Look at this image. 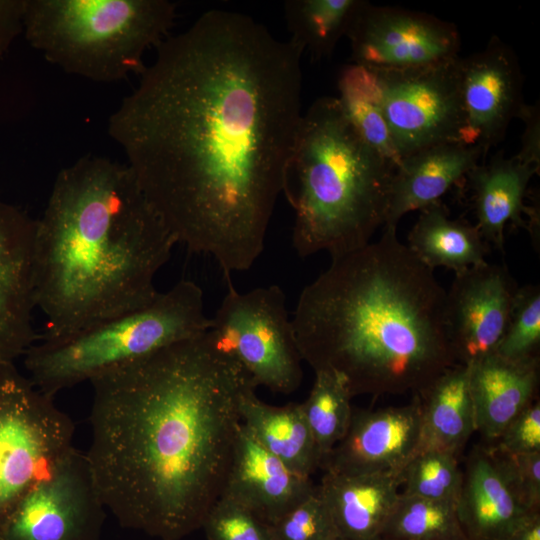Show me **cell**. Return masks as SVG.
<instances>
[{"label":"cell","mask_w":540,"mask_h":540,"mask_svg":"<svg viewBox=\"0 0 540 540\" xmlns=\"http://www.w3.org/2000/svg\"><path fill=\"white\" fill-rule=\"evenodd\" d=\"M401 494L456 503L462 483L457 456L448 452L421 449L401 473Z\"/></svg>","instance_id":"30"},{"label":"cell","mask_w":540,"mask_h":540,"mask_svg":"<svg viewBox=\"0 0 540 540\" xmlns=\"http://www.w3.org/2000/svg\"><path fill=\"white\" fill-rule=\"evenodd\" d=\"M459 61L457 57L410 70L372 71L400 161L430 146L465 144Z\"/></svg>","instance_id":"10"},{"label":"cell","mask_w":540,"mask_h":540,"mask_svg":"<svg viewBox=\"0 0 540 540\" xmlns=\"http://www.w3.org/2000/svg\"><path fill=\"white\" fill-rule=\"evenodd\" d=\"M419 211L406 246L422 264L457 274L487 262L490 246L475 224L452 218L440 201Z\"/></svg>","instance_id":"25"},{"label":"cell","mask_w":540,"mask_h":540,"mask_svg":"<svg viewBox=\"0 0 540 540\" xmlns=\"http://www.w3.org/2000/svg\"><path fill=\"white\" fill-rule=\"evenodd\" d=\"M337 88L336 98L356 132L396 168L400 157L383 114L373 72L355 63L344 65L338 73Z\"/></svg>","instance_id":"27"},{"label":"cell","mask_w":540,"mask_h":540,"mask_svg":"<svg viewBox=\"0 0 540 540\" xmlns=\"http://www.w3.org/2000/svg\"><path fill=\"white\" fill-rule=\"evenodd\" d=\"M456 509L466 540H504L537 513L516 497L487 446L475 448L467 459Z\"/></svg>","instance_id":"19"},{"label":"cell","mask_w":540,"mask_h":540,"mask_svg":"<svg viewBox=\"0 0 540 540\" xmlns=\"http://www.w3.org/2000/svg\"><path fill=\"white\" fill-rule=\"evenodd\" d=\"M105 511L85 453L72 447L22 497L0 540H98Z\"/></svg>","instance_id":"11"},{"label":"cell","mask_w":540,"mask_h":540,"mask_svg":"<svg viewBox=\"0 0 540 540\" xmlns=\"http://www.w3.org/2000/svg\"><path fill=\"white\" fill-rule=\"evenodd\" d=\"M540 287H518L495 353L512 361L539 360Z\"/></svg>","instance_id":"31"},{"label":"cell","mask_w":540,"mask_h":540,"mask_svg":"<svg viewBox=\"0 0 540 540\" xmlns=\"http://www.w3.org/2000/svg\"><path fill=\"white\" fill-rule=\"evenodd\" d=\"M302 54L248 15L209 10L156 47L109 117L177 244L225 278L264 250L303 115Z\"/></svg>","instance_id":"1"},{"label":"cell","mask_w":540,"mask_h":540,"mask_svg":"<svg viewBox=\"0 0 540 540\" xmlns=\"http://www.w3.org/2000/svg\"><path fill=\"white\" fill-rule=\"evenodd\" d=\"M524 122L521 147L516 156L525 164L540 170V113L539 105L524 104L519 116Z\"/></svg>","instance_id":"36"},{"label":"cell","mask_w":540,"mask_h":540,"mask_svg":"<svg viewBox=\"0 0 540 540\" xmlns=\"http://www.w3.org/2000/svg\"><path fill=\"white\" fill-rule=\"evenodd\" d=\"M401 483V473L324 472L317 488L341 538L380 540L400 497Z\"/></svg>","instance_id":"21"},{"label":"cell","mask_w":540,"mask_h":540,"mask_svg":"<svg viewBox=\"0 0 540 540\" xmlns=\"http://www.w3.org/2000/svg\"><path fill=\"white\" fill-rule=\"evenodd\" d=\"M310 477L290 470L240 425L220 496L246 507L267 525L315 490Z\"/></svg>","instance_id":"17"},{"label":"cell","mask_w":540,"mask_h":540,"mask_svg":"<svg viewBox=\"0 0 540 540\" xmlns=\"http://www.w3.org/2000/svg\"><path fill=\"white\" fill-rule=\"evenodd\" d=\"M336 540H345V539H343V538L339 537V538H338V539H336Z\"/></svg>","instance_id":"38"},{"label":"cell","mask_w":540,"mask_h":540,"mask_svg":"<svg viewBox=\"0 0 540 540\" xmlns=\"http://www.w3.org/2000/svg\"><path fill=\"white\" fill-rule=\"evenodd\" d=\"M504 540H540V512L529 515Z\"/></svg>","instance_id":"37"},{"label":"cell","mask_w":540,"mask_h":540,"mask_svg":"<svg viewBox=\"0 0 540 540\" xmlns=\"http://www.w3.org/2000/svg\"><path fill=\"white\" fill-rule=\"evenodd\" d=\"M380 540H466L456 503L403 495L392 511Z\"/></svg>","instance_id":"29"},{"label":"cell","mask_w":540,"mask_h":540,"mask_svg":"<svg viewBox=\"0 0 540 540\" xmlns=\"http://www.w3.org/2000/svg\"><path fill=\"white\" fill-rule=\"evenodd\" d=\"M352 63L371 71H401L459 57L457 27L420 11L364 1L346 35Z\"/></svg>","instance_id":"12"},{"label":"cell","mask_w":540,"mask_h":540,"mask_svg":"<svg viewBox=\"0 0 540 540\" xmlns=\"http://www.w3.org/2000/svg\"><path fill=\"white\" fill-rule=\"evenodd\" d=\"M517 289L505 265L485 262L455 274L445 324L456 363L471 365L495 352Z\"/></svg>","instance_id":"13"},{"label":"cell","mask_w":540,"mask_h":540,"mask_svg":"<svg viewBox=\"0 0 540 540\" xmlns=\"http://www.w3.org/2000/svg\"><path fill=\"white\" fill-rule=\"evenodd\" d=\"M459 76L464 142L479 146L486 155L503 139L525 104L518 59L494 36L482 51L460 57Z\"/></svg>","instance_id":"14"},{"label":"cell","mask_w":540,"mask_h":540,"mask_svg":"<svg viewBox=\"0 0 540 540\" xmlns=\"http://www.w3.org/2000/svg\"><path fill=\"white\" fill-rule=\"evenodd\" d=\"M539 169L523 163L516 155L494 156L477 164L468 174L474 223L489 246L504 251L508 223L523 227L528 184Z\"/></svg>","instance_id":"22"},{"label":"cell","mask_w":540,"mask_h":540,"mask_svg":"<svg viewBox=\"0 0 540 540\" xmlns=\"http://www.w3.org/2000/svg\"><path fill=\"white\" fill-rule=\"evenodd\" d=\"M177 241L127 163L86 155L62 168L36 220L32 283L41 336L70 334L150 304Z\"/></svg>","instance_id":"4"},{"label":"cell","mask_w":540,"mask_h":540,"mask_svg":"<svg viewBox=\"0 0 540 540\" xmlns=\"http://www.w3.org/2000/svg\"><path fill=\"white\" fill-rule=\"evenodd\" d=\"M421 431L419 449L458 456L475 432L469 390V366L455 364L419 394Z\"/></svg>","instance_id":"24"},{"label":"cell","mask_w":540,"mask_h":540,"mask_svg":"<svg viewBox=\"0 0 540 540\" xmlns=\"http://www.w3.org/2000/svg\"><path fill=\"white\" fill-rule=\"evenodd\" d=\"M468 366L475 431L493 443L535 400L539 360L512 361L494 352Z\"/></svg>","instance_id":"20"},{"label":"cell","mask_w":540,"mask_h":540,"mask_svg":"<svg viewBox=\"0 0 540 540\" xmlns=\"http://www.w3.org/2000/svg\"><path fill=\"white\" fill-rule=\"evenodd\" d=\"M364 0H287L284 15L290 41L320 60L329 57Z\"/></svg>","instance_id":"26"},{"label":"cell","mask_w":540,"mask_h":540,"mask_svg":"<svg viewBox=\"0 0 540 540\" xmlns=\"http://www.w3.org/2000/svg\"><path fill=\"white\" fill-rule=\"evenodd\" d=\"M201 528L208 540H272L266 523L222 495L208 511Z\"/></svg>","instance_id":"33"},{"label":"cell","mask_w":540,"mask_h":540,"mask_svg":"<svg viewBox=\"0 0 540 540\" xmlns=\"http://www.w3.org/2000/svg\"><path fill=\"white\" fill-rule=\"evenodd\" d=\"M35 224L0 199V366L15 364L40 339L32 322Z\"/></svg>","instance_id":"16"},{"label":"cell","mask_w":540,"mask_h":540,"mask_svg":"<svg viewBox=\"0 0 540 540\" xmlns=\"http://www.w3.org/2000/svg\"><path fill=\"white\" fill-rule=\"evenodd\" d=\"M240 416L247 432L293 472L311 478L320 468V455L301 403L271 405L251 390L241 399Z\"/></svg>","instance_id":"23"},{"label":"cell","mask_w":540,"mask_h":540,"mask_svg":"<svg viewBox=\"0 0 540 540\" xmlns=\"http://www.w3.org/2000/svg\"><path fill=\"white\" fill-rule=\"evenodd\" d=\"M383 228L377 241L332 258L292 316L302 360L338 373L352 396L416 395L457 364L446 291L398 240L397 227Z\"/></svg>","instance_id":"3"},{"label":"cell","mask_w":540,"mask_h":540,"mask_svg":"<svg viewBox=\"0 0 540 540\" xmlns=\"http://www.w3.org/2000/svg\"><path fill=\"white\" fill-rule=\"evenodd\" d=\"M96 490L126 528L180 540L201 528L220 497L257 386L210 330L90 382Z\"/></svg>","instance_id":"2"},{"label":"cell","mask_w":540,"mask_h":540,"mask_svg":"<svg viewBox=\"0 0 540 540\" xmlns=\"http://www.w3.org/2000/svg\"><path fill=\"white\" fill-rule=\"evenodd\" d=\"M394 170L336 97L315 100L302 115L283 190L294 211L296 253L332 259L371 242L385 222Z\"/></svg>","instance_id":"5"},{"label":"cell","mask_w":540,"mask_h":540,"mask_svg":"<svg viewBox=\"0 0 540 540\" xmlns=\"http://www.w3.org/2000/svg\"><path fill=\"white\" fill-rule=\"evenodd\" d=\"M420 400L353 412L346 434L321 469L346 475L402 473L420 445Z\"/></svg>","instance_id":"15"},{"label":"cell","mask_w":540,"mask_h":540,"mask_svg":"<svg viewBox=\"0 0 540 540\" xmlns=\"http://www.w3.org/2000/svg\"><path fill=\"white\" fill-rule=\"evenodd\" d=\"M70 416L15 364L0 366V531L27 493L73 446Z\"/></svg>","instance_id":"8"},{"label":"cell","mask_w":540,"mask_h":540,"mask_svg":"<svg viewBox=\"0 0 540 540\" xmlns=\"http://www.w3.org/2000/svg\"><path fill=\"white\" fill-rule=\"evenodd\" d=\"M487 447L520 502L540 511V452L514 454Z\"/></svg>","instance_id":"34"},{"label":"cell","mask_w":540,"mask_h":540,"mask_svg":"<svg viewBox=\"0 0 540 540\" xmlns=\"http://www.w3.org/2000/svg\"><path fill=\"white\" fill-rule=\"evenodd\" d=\"M497 449L514 454L540 452V403L533 400L492 443Z\"/></svg>","instance_id":"35"},{"label":"cell","mask_w":540,"mask_h":540,"mask_svg":"<svg viewBox=\"0 0 540 540\" xmlns=\"http://www.w3.org/2000/svg\"><path fill=\"white\" fill-rule=\"evenodd\" d=\"M308 398L301 403L321 459V466L347 432L352 394L342 376L331 370H317ZM320 466V468H321Z\"/></svg>","instance_id":"28"},{"label":"cell","mask_w":540,"mask_h":540,"mask_svg":"<svg viewBox=\"0 0 540 540\" xmlns=\"http://www.w3.org/2000/svg\"><path fill=\"white\" fill-rule=\"evenodd\" d=\"M210 327L202 289L194 281L181 280L145 307L67 335L40 337L23 362L33 385L54 398Z\"/></svg>","instance_id":"7"},{"label":"cell","mask_w":540,"mask_h":540,"mask_svg":"<svg viewBox=\"0 0 540 540\" xmlns=\"http://www.w3.org/2000/svg\"><path fill=\"white\" fill-rule=\"evenodd\" d=\"M268 528L272 540H336L340 537L317 486L312 494Z\"/></svg>","instance_id":"32"},{"label":"cell","mask_w":540,"mask_h":540,"mask_svg":"<svg viewBox=\"0 0 540 540\" xmlns=\"http://www.w3.org/2000/svg\"><path fill=\"white\" fill-rule=\"evenodd\" d=\"M227 280V292L211 317L210 331L219 346L249 374L257 387L290 394L302 382V357L278 285L238 291Z\"/></svg>","instance_id":"9"},{"label":"cell","mask_w":540,"mask_h":540,"mask_svg":"<svg viewBox=\"0 0 540 540\" xmlns=\"http://www.w3.org/2000/svg\"><path fill=\"white\" fill-rule=\"evenodd\" d=\"M485 156L477 145L443 143L401 159L395 168L383 227H397L400 219L440 201Z\"/></svg>","instance_id":"18"},{"label":"cell","mask_w":540,"mask_h":540,"mask_svg":"<svg viewBox=\"0 0 540 540\" xmlns=\"http://www.w3.org/2000/svg\"><path fill=\"white\" fill-rule=\"evenodd\" d=\"M175 17L168 0H24L22 33L64 72L112 83L144 71Z\"/></svg>","instance_id":"6"}]
</instances>
